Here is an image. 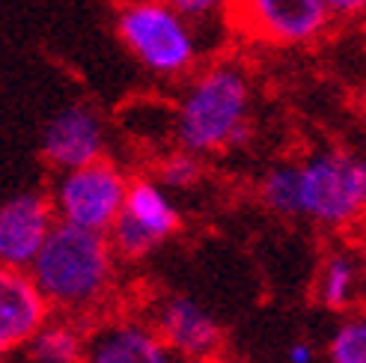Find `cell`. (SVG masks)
<instances>
[{
  "label": "cell",
  "mask_w": 366,
  "mask_h": 363,
  "mask_svg": "<svg viewBox=\"0 0 366 363\" xmlns=\"http://www.w3.org/2000/svg\"><path fill=\"white\" fill-rule=\"evenodd\" d=\"M250 84L239 66H212L197 75L176 111L179 149L209 155L250 140Z\"/></svg>",
  "instance_id": "6da1fadb"
},
{
  "label": "cell",
  "mask_w": 366,
  "mask_h": 363,
  "mask_svg": "<svg viewBox=\"0 0 366 363\" xmlns=\"http://www.w3.org/2000/svg\"><path fill=\"white\" fill-rule=\"evenodd\" d=\"M111 247L107 232L60 221L30 265V274L51 304L63 310H84L111 286Z\"/></svg>",
  "instance_id": "7a4b0ae2"
},
{
  "label": "cell",
  "mask_w": 366,
  "mask_h": 363,
  "mask_svg": "<svg viewBox=\"0 0 366 363\" xmlns=\"http://www.w3.org/2000/svg\"><path fill=\"white\" fill-rule=\"evenodd\" d=\"M125 51L158 78H179L197 63V36L167 0H132L117 12Z\"/></svg>",
  "instance_id": "3957f363"
},
{
  "label": "cell",
  "mask_w": 366,
  "mask_h": 363,
  "mask_svg": "<svg viewBox=\"0 0 366 363\" xmlns=\"http://www.w3.org/2000/svg\"><path fill=\"white\" fill-rule=\"evenodd\" d=\"M363 212L357 155L349 149H319L301 161V217L342 229Z\"/></svg>",
  "instance_id": "277c9868"
},
{
  "label": "cell",
  "mask_w": 366,
  "mask_h": 363,
  "mask_svg": "<svg viewBox=\"0 0 366 363\" xmlns=\"http://www.w3.org/2000/svg\"><path fill=\"white\" fill-rule=\"evenodd\" d=\"M125 199H128L125 176L114 164L99 158L86 167L66 170V176L57 185L54 209H57L60 221L66 224L96 232H111V227L125 209Z\"/></svg>",
  "instance_id": "5b68a950"
},
{
  "label": "cell",
  "mask_w": 366,
  "mask_h": 363,
  "mask_svg": "<svg viewBox=\"0 0 366 363\" xmlns=\"http://www.w3.org/2000/svg\"><path fill=\"white\" fill-rule=\"evenodd\" d=\"M242 24L268 45H313L334 24L325 0H232Z\"/></svg>",
  "instance_id": "8992f818"
},
{
  "label": "cell",
  "mask_w": 366,
  "mask_h": 363,
  "mask_svg": "<svg viewBox=\"0 0 366 363\" xmlns=\"http://www.w3.org/2000/svg\"><path fill=\"white\" fill-rule=\"evenodd\" d=\"M54 212L57 209L36 191L18 194L0 206V268L30 271L54 229Z\"/></svg>",
  "instance_id": "52a82bcc"
},
{
  "label": "cell",
  "mask_w": 366,
  "mask_h": 363,
  "mask_svg": "<svg viewBox=\"0 0 366 363\" xmlns=\"http://www.w3.org/2000/svg\"><path fill=\"white\" fill-rule=\"evenodd\" d=\"M155 331L173 349V354L191 363L212 360L224 342V331L217 319L188 295H170L161 301L155 313Z\"/></svg>",
  "instance_id": "ba28073f"
},
{
  "label": "cell",
  "mask_w": 366,
  "mask_h": 363,
  "mask_svg": "<svg viewBox=\"0 0 366 363\" xmlns=\"http://www.w3.org/2000/svg\"><path fill=\"white\" fill-rule=\"evenodd\" d=\"M48 298L33 274L21 268H0V354L30 346V339L45 328Z\"/></svg>",
  "instance_id": "9c48e42d"
},
{
  "label": "cell",
  "mask_w": 366,
  "mask_h": 363,
  "mask_svg": "<svg viewBox=\"0 0 366 363\" xmlns=\"http://www.w3.org/2000/svg\"><path fill=\"white\" fill-rule=\"evenodd\" d=\"M102 119L84 104H71L54 116L42 131V155L57 170H78L102 158Z\"/></svg>",
  "instance_id": "30bf717a"
},
{
  "label": "cell",
  "mask_w": 366,
  "mask_h": 363,
  "mask_svg": "<svg viewBox=\"0 0 366 363\" xmlns=\"http://www.w3.org/2000/svg\"><path fill=\"white\" fill-rule=\"evenodd\" d=\"M86 363H176L158 331L143 324H111L86 346Z\"/></svg>",
  "instance_id": "8fae6325"
},
{
  "label": "cell",
  "mask_w": 366,
  "mask_h": 363,
  "mask_svg": "<svg viewBox=\"0 0 366 363\" xmlns=\"http://www.w3.org/2000/svg\"><path fill=\"white\" fill-rule=\"evenodd\" d=\"M363 283V265L352 250H334L327 253L319 280H316V298L327 310H345L352 307Z\"/></svg>",
  "instance_id": "7c38bea8"
},
{
  "label": "cell",
  "mask_w": 366,
  "mask_h": 363,
  "mask_svg": "<svg viewBox=\"0 0 366 363\" xmlns=\"http://www.w3.org/2000/svg\"><path fill=\"white\" fill-rule=\"evenodd\" d=\"M125 212L132 214L134 221H140L158 242H164L167 235H173L179 229V212L167 199L164 188L155 185V182H146V179L132 182V185H128Z\"/></svg>",
  "instance_id": "4fadbf2b"
},
{
  "label": "cell",
  "mask_w": 366,
  "mask_h": 363,
  "mask_svg": "<svg viewBox=\"0 0 366 363\" xmlns=\"http://www.w3.org/2000/svg\"><path fill=\"white\" fill-rule=\"evenodd\" d=\"M265 209L280 217H301V164H274L259 185Z\"/></svg>",
  "instance_id": "5bb4252c"
},
{
  "label": "cell",
  "mask_w": 366,
  "mask_h": 363,
  "mask_svg": "<svg viewBox=\"0 0 366 363\" xmlns=\"http://www.w3.org/2000/svg\"><path fill=\"white\" fill-rule=\"evenodd\" d=\"M27 349L36 363H86L84 339L69 324H45Z\"/></svg>",
  "instance_id": "9a60e30c"
},
{
  "label": "cell",
  "mask_w": 366,
  "mask_h": 363,
  "mask_svg": "<svg viewBox=\"0 0 366 363\" xmlns=\"http://www.w3.org/2000/svg\"><path fill=\"white\" fill-rule=\"evenodd\" d=\"M327 363H366V313L340 322L327 339Z\"/></svg>",
  "instance_id": "2e32d148"
},
{
  "label": "cell",
  "mask_w": 366,
  "mask_h": 363,
  "mask_svg": "<svg viewBox=\"0 0 366 363\" xmlns=\"http://www.w3.org/2000/svg\"><path fill=\"white\" fill-rule=\"evenodd\" d=\"M107 239H111L114 250L122 253V257H128V259H140V257H146V253L158 244L155 235L146 229L140 221H134V217L128 214L125 209L117 217V224L111 227V232H107Z\"/></svg>",
  "instance_id": "e0dca14e"
},
{
  "label": "cell",
  "mask_w": 366,
  "mask_h": 363,
  "mask_svg": "<svg viewBox=\"0 0 366 363\" xmlns=\"http://www.w3.org/2000/svg\"><path fill=\"white\" fill-rule=\"evenodd\" d=\"M199 176H203V164H199V155L188 152V149H179L176 155H170L167 161L161 164V185H167L173 191H188L194 188Z\"/></svg>",
  "instance_id": "ac0fdd59"
},
{
  "label": "cell",
  "mask_w": 366,
  "mask_h": 363,
  "mask_svg": "<svg viewBox=\"0 0 366 363\" xmlns=\"http://www.w3.org/2000/svg\"><path fill=\"white\" fill-rule=\"evenodd\" d=\"M173 9H179L188 21H203V18H212L221 9L232 6V0H167Z\"/></svg>",
  "instance_id": "d6986e66"
},
{
  "label": "cell",
  "mask_w": 366,
  "mask_h": 363,
  "mask_svg": "<svg viewBox=\"0 0 366 363\" xmlns=\"http://www.w3.org/2000/svg\"><path fill=\"white\" fill-rule=\"evenodd\" d=\"M325 4L334 21H363L366 18V0H325Z\"/></svg>",
  "instance_id": "ffe728a7"
},
{
  "label": "cell",
  "mask_w": 366,
  "mask_h": 363,
  "mask_svg": "<svg viewBox=\"0 0 366 363\" xmlns=\"http://www.w3.org/2000/svg\"><path fill=\"white\" fill-rule=\"evenodd\" d=\"M286 363H316V349H313V342L295 339V342H292V346L286 349Z\"/></svg>",
  "instance_id": "44dd1931"
},
{
  "label": "cell",
  "mask_w": 366,
  "mask_h": 363,
  "mask_svg": "<svg viewBox=\"0 0 366 363\" xmlns=\"http://www.w3.org/2000/svg\"><path fill=\"white\" fill-rule=\"evenodd\" d=\"M357 167H360V185H363V206H366V152L357 155Z\"/></svg>",
  "instance_id": "7402d4cb"
},
{
  "label": "cell",
  "mask_w": 366,
  "mask_h": 363,
  "mask_svg": "<svg viewBox=\"0 0 366 363\" xmlns=\"http://www.w3.org/2000/svg\"><path fill=\"white\" fill-rule=\"evenodd\" d=\"M199 363H229V360H214V357H212V360H199Z\"/></svg>",
  "instance_id": "603a6c76"
}]
</instances>
